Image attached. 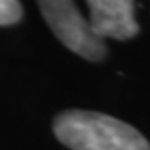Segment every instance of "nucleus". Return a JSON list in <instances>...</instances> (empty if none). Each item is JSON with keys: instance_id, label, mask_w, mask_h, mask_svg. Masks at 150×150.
<instances>
[{"instance_id": "1", "label": "nucleus", "mask_w": 150, "mask_h": 150, "mask_svg": "<svg viewBox=\"0 0 150 150\" xmlns=\"http://www.w3.org/2000/svg\"><path fill=\"white\" fill-rule=\"evenodd\" d=\"M54 134L72 150H150L149 140L135 127L100 112L59 113Z\"/></svg>"}, {"instance_id": "2", "label": "nucleus", "mask_w": 150, "mask_h": 150, "mask_svg": "<svg viewBox=\"0 0 150 150\" xmlns=\"http://www.w3.org/2000/svg\"><path fill=\"white\" fill-rule=\"evenodd\" d=\"M40 12L55 37L67 48L87 60L97 62L107 55V45L90 27V22L80 15L74 2L43 0L38 2Z\"/></svg>"}, {"instance_id": "3", "label": "nucleus", "mask_w": 150, "mask_h": 150, "mask_svg": "<svg viewBox=\"0 0 150 150\" xmlns=\"http://www.w3.org/2000/svg\"><path fill=\"white\" fill-rule=\"evenodd\" d=\"M90 27L100 38L129 40L139 33L135 20V4L130 0H90Z\"/></svg>"}, {"instance_id": "4", "label": "nucleus", "mask_w": 150, "mask_h": 150, "mask_svg": "<svg viewBox=\"0 0 150 150\" xmlns=\"http://www.w3.org/2000/svg\"><path fill=\"white\" fill-rule=\"evenodd\" d=\"M22 18V4L15 0H0V25H12Z\"/></svg>"}]
</instances>
